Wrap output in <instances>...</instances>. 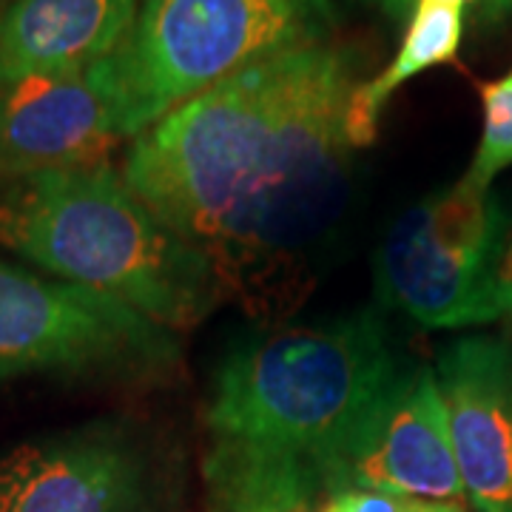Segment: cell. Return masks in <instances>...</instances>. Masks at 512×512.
<instances>
[{
  "mask_svg": "<svg viewBox=\"0 0 512 512\" xmlns=\"http://www.w3.org/2000/svg\"><path fill=\"white\" fill-rule=\"evenodd\" d=\"M356 86L359 52L316 43L225 77L131 140L128 188L256 319L305 299L348 208Z\"/></svg>",
  "mask_w": 512,
  "mask_h": 512,
  "instance_id": "cell-1",
  "label": "cell"
},
{
  "mask_svg": "<svg viewBox=\"0 0 512 512\" xmlns=\"http://www.w3.org/2000/svg\"><path fill=\"white\" fill-rule=\"evenodd\" d=\"M399 367L376 311L276 328L231 350L202 416L208 510H316Z\"/></svg>",
  "mask_w": 512,
  "mask_h": 512,
  "instance_id": "cell-2",
  "label": "cell"
},
{
  "mask_svg": "<svg viewBox=\"0 0 512 512\" xmlns=\"http://www.w3.org/2000/svg\"><path fill=\"white\" fill-rule=\"evenodd\" d=\"M0 245L174 333L222 299L205 254L165 228L109 163L0 180Z\"/></svg>",
  "mask_w": 512,
  "mask_h": 512,
  "instance_id": "cell-3",
  "label": "cell"
},
{
  "mask_svg": "<svg viewBox=\"0 0 512 512\" xmlns=\"http://www.w3.org/2000/svg\"><path fill=\"white\" fill-rule=\"evenodd\" d=\"M333 0H140L103 57L128 140L220 80L268 57L328 43Z\"/></svg>",
  "mask_w": 512,
  "mask_h": 512,
  "instance_id": "cell-4",
  "label": "cell"
},
{
  "mask_svg": "<svg viewBox=\"0 0 512 512\" xmlns=\"http://www.w3.org/2000/svg\"><path fill=\"white\" fill-rule=\"evenodd\" d=\"M507 228L510 217L490 188L458 180L424 197L390 225L376 251L379 299L430 330L504 316Z\"/></svg>",
  "mask_w": 512,
  "mask_h": 512,
  "instance_id": "cell-5",
  "label": "cell"
},
{
  "mask_svg": "<svg viewBox=\"0 0 512 512\" xmlns=\"http://www.w3.org/2000/svg\"><path fill=\"white\" fill-rule=\"evenodd\" d=\"M180 362L174 330L83 285L0 259V382L26 376H157Z\"/></svg>",
  "mask_w": 512,
  "mask_h": 512,
  "instance_id": "cell-6",
  "label": "cell"
},
{
  "mask_svg": "<svg viewBox=\"0 0 512 512\" xmlns=\"http://www.w3.org/2000/svg\"><path fill=\"white\" fill-rule=\"evenodd\" d=\"M0 512H157V467L117 424L26 441L0 456Z\"/></svg>",
  "mask_w": 512,
  "mask_h": 512,
  "instance_id": "cell-7",
  "label": "cell"
},
{
  "mask_svg": "<svg viewBox=\"0 0 512 512\" xmlns=\"http://www.w3.org/2000/svg\"><path fill=\"white\" fill-rule=\"evenodd\" d=\"M342 490L464 501L433 367H399L342 458L336 493Z\"/></svg>",
  "mask_w": 512,
  "mask_h": 512,
  "instance_id": "cell-8",
  "label": "cell"
},
{
  "mask_svg": "<svg viewBox=\"0 0 512 512\" xmlns=\"http://www.w3.org/2000/svg\"><path fill=\"white\" fill-rule=\"evenodd\" d=\"M128 140L103 60L0 89V180L103 165Z\"/></svg>",
  "mask_w": 512,
  "mask_h": 512,
  "instance_id": "cell-9",
  "label": "cell"
},
{
  "mask_svg": "<svg viewBox=\"0 0 512 512\" xmlns=\"http://www.w3.org/2000/svg\"><path fill=\"white\" fill-rule=\"evenodd\" d=\"M433 370L464 498L478 512H512V345L461 336L441 350Z\"/></svg>",
  "mask_w": 512,
  "mask_h": 512,
  "instance_id": "cell-10",
  "label": "cell"
},
{
  "mask_svg": "<svg viewBox=\"0 0 512 512\" xmlns=\"http://www.w3.org/2000/svg\"><path fill=\"white\" fill-rule=\"evenodd\" d=\"M140 0L0 3V89L37 74L80 72L120 49Z\"/></svg>",
  "mask_w": 512,
  "mask_h": 512,
  "instance_id": "cell-11",
  "label": "cell"
},
{
  "mask_svg": "<svg viewBox=\"0 0 512 512\" xmlns=\"http://www.w3.org/2000/svg\"><path fill=\"white\" fill-rule=\"evenodd\" d=\"M467 6L461 0H416L402 46L390 66L373 80H362L348 103V137L353 148H367L379 137L382 111L393 92L421 72L453 63L464 40Z\"/></svg>",
  "mask_w": 512,
  "mask_h": 512,
  "instance_id": "cell-12",
  "label": "cell"
},
{
  "mask_svg": "<svg viewBox=\"0 0 512 512\" xmlns=\"http://www.w3.org/2000/svg\"><path fill=\"white\" fill-rule=\"evenodd\" d=\"M484 131L473 165L461 177L476 188H490L495 177L512 165V72L481 86Z\"/></svg>",
  "mask_w": 512,
  "mask_h": 512,
  "instance_id": "cell-13",
  "label": "cell"
},
{
  "mask_svg": "<svg viewBox=\"0 0 512 512\" xmlns=\"http://www.w3.org/2000/svg\"><path fill=\"white\" fill-rule=\"evenodd\" d=\"M313 512H467L458 501H433L416 495L367 493V490H342L325 498Z\"/></svg>",
  "mask_w": 512,
  "mask_h": 512,
  "instance_id": "cell-14",
  "label": "cell"
},
{
  "mask_svg": "<svg viewBox=\"0 0 512 512\" xmlns=\"http://www.w3.org/2000/svg\"><path fill=\"white\" fill-rule=\"evenodd\" d=\"M373 3H379L387 15L399 20L410 18L416 6V0H373ZM461 3L467 6V18L473 15L481 26H501L512 20V0H461Z\"/></svg>",
  "mask_w": 512,
  "mask_h": 512,
  "instance_id": "cell-15",
  "label": "cell"
},
{
  "mask_svg": "<svg viewBox=\"0 0 512 512\" xmlns=\"http://www.w3.org/2000/svg\"><path fill=\"white\" fill-rule=\"evenodd\" d=\"M501 299H504V311L512 313V242L507 245L504 265H501Z\"/></svg>",
  "mask_w": 512,
  "mask_h": 512,
  "instance_id": "cell-16",
  "label": "cell"
},
{
  "mask_svg": "<svg viewBox=\"0 0 512 512\" xmlns=\"http://www.w3.org/2000/svg\"><path fill=\"white\" fill-rule=\"evenodd\" d=\"M0 3H6V0H0Z\"/></svg>",
  "mask_w": 512,
  "mask_h": 512,
  "instance_id": "cell-17",
  "label": "cell"
}]
</instances>
